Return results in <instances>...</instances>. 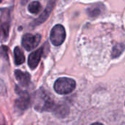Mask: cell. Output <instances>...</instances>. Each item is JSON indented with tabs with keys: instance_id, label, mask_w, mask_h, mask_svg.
Masks as SVG:
<instances>
[{
	"instance_id": "cell-1",
	"label": "cell",
	"mask_w": 125,
	"mask_h": 125,
	"mask_svg": "<svg viewBox=\"0 0 125 125\" xmlns=\"http://www.w3.org/2000/svg\"><path fill=\"white\" fill-rule=\"evenodd\" d=\"M35 109L42 112L46 111H52L55 109V103L43 89H40L35 93Z\"/></svg>"
},
{
	"instance_id": "cell-2",
	"label": "cell",
	"mask_w": 125,
	"mask_h": 125,
	"mask_svg": "<svg viewBox=\"0 0 125 125\" xmlns=\"http://www.w3.org/2000/svg\"><path fill=\"white\" fill-rule=\"evenodd\" d=\"M76 82L69 78H60L54 84L55 91L59 94H68L72 92L76 88Z\"/></svg>"
},
{
	"instance_id": "cell-3",
	"label": "cell",
	"mask_w": 125,
	"mask_h": 125,
	"mask_svg": "<svg viewBox=\"0 0 125 125\" xmlns=\"http://www.w3.org/2000/svg\"><path fill=\"white\" fill-rule=\"evenodd\" d=\"M15 92L18 94V97L15 101V107L17 110L24 111L27 110L30 105V96L27 92L19 89L17 86H15Z\"/></svg>"
},
{
	"instance_id": "cell-4",
	"label": "cell",
	"mask_w": 125,
	"mask_h": 125,
	"mask_svg": "<svg viewBox=\"0 0 125 125\" xmlns=\"http://www.w3.org/2000/svg\"><path fill=\"white\" fill-rule=\"evenodd\" d=\"M66 30L63 26L60 24L55 25L51 30L50 32V41L55 45H60L66 39Z\"/></svg>"
},
{
	"instance_id": "cell-5",
	"label": "cell",
	"mask_w": 125,
	"mask_h": 125,
	"mask_svg": "<svg viewBox=\"0 0 125 125\" xmlns=\"http://www.w3.org/2000/svg\"><path fill=\"white\" fill-rule=\"evenodd\" d=\"M41 40V36L39 34H32L30 33H27L22 37L21 44L25 50L29 51L33 50L38 45Z\"/></svg>"
},
{
	"instance_id": "cell-6",
	"label": "cell",
	"mask_w": 125,
	"mask_h": 125,
	"mask_svg": "<svg viewBox=\"0 0 125 125\" xmlns=\"http://www.w3.org/2000/svg\"><path fill=\"white\" fill-rule=\"evenodd\" d=\"M55 5V1H49V2L47 3V5L45 8V10H43V12L40 15V16L37 19L34 20L32 22L31 26H37L43 23L45 21H46V19L50 15L52 10L54 9Z\"/></svg>"
},
{
	"instance_id": "cell-7",
	"label": "cell",
	"mask_w": 125,
	"mask_h": 125,
	"mask_svg": "<svg viewBox=\"0 0 125 125\" xmlns=\"http://www.w3.org/2000/svg\"><path fill=\"white\" fill-rule=\"evenodd\" d=\"M43 49H44V48L41 47L29 54V56L28 57V65L30 69L34 70L38 67V65L41 61V56H43Z\"/></svg>"
},
{
	"instance_id": "cell-8",
	"label": "cell",
	"mask_w": 125,
	"mask_h": 125,
	"mask_svg": "<svg viewBox=\"0 0 125 125\" xmlns=\"http://www.w3.org/2000/svg\"><path fill=\"white\" fill-rule=\"evenodd\" d=\"M15 79L21 86H28L30 83L31 77L27 72H23L20 70H15L14 72Z\"/></svg>"
},
{
	"instance_id": "cell-9",
	"label": "cell",
	"mask_w": 125,
	"mask_h": 125,
	"mask_svg": "<svg viewBox=\"0 0 125 125\" xmlns=\"http://www.w3.org/2000/svg\"><path fill=\"white\" fill-rule=\"evenodd\" d=\"M14 53V62L16 65H21L25 62V56L22 50L18 47L16 46L13 51Z\"/></svg>"
},
{
	"instance_id": "cell-10",
	"label": "cell",
	"mask_w": 125,
	"mask_h": 125,
	"mask_svg": "<svg viewBox=\"0 0 125 125\" xmlns=\"http://www.w3.org/2000/svg\"><path fill=\"white\" fill-rule=\"evenodd\" d=\"M125 50V45L124 43H117L116 44L112 49V53L111 57L112 59H116L121 56V54L123 53Z\"/></svg>"
},
{
	"instance_id": "cell-11",
	"label": "cell",
	"mask_w": 125,
	"mask_h": 125,
	"mask_svg": "<svg viewBox=\"0 0 125 125\" xmlns=\"http://www.w3.org/2000/svg\"><path fill=\"white\" fill-rule=\"evenodd\" d=\"M54 112L57 116L60 118H63L68 115V114L69 113V109L66 105H59L55 108Z\"/></svg>"
},
{
	"instance_id": "cell-12",
	"label": "cell",
	"mask_w": 125,
	"mask_h": 125,
	"mask_svg": "<svg viewBox=\"0 0 125 125\" xmlns=\"http://www.w3.org/2000/svg\"><path fill=\"white\" fill-rule=\"evenodd\" d=\"M27 10L32 14L38 13L41 10V4L39 1H32L28 4Z\"/></svg>"
},
{
	"instance_id": "cell-13",
	"label": "cell",
	"mask_w": 125,
	"mask_h": 125,
	"mask_svg": "<svg viewBox=\"0 0 125 125\" xmlns=\"http://www.w3.org/2000/svg\"><path fill=\"white\" fill-rule=\"evenodd\" d=\"M88 12V14L89 16L91 17H97L98 16L100 13H101V10L99 7H92V8H90V9H88L87 10Z\"/></svg>"
},
{
	"instance_id": "cell-14",
	"label": "cell",
	"mask_w": 125,
	"mask_h": 125,
	"mask_svg": "<svg viewBox=\"0 0 125 125\" xmlns=\"http://www.w3.org/2000/svg\"><path fill=\"white\" fill-rule=\"evenodd\" d=\"M6 94V87L4 82L0 79V94Z\"/></svg>"
},
{
	"instance_id": "cell-15",
	"label": "cell",
	"mask_w": 125,
	"mask_h": 125,
	"mask_svg": "<svg viewBox=\"0 0 125 125\" xmlns=\"http://www.w3.org/2000/svg\"><path fill=\"white\" fill-rule=\"evenodd\" d=\"M104 125L103 124H102V123H99V122H96V123H93L92 125Z\"/></svg>"
}]
</instances>
